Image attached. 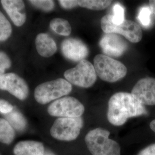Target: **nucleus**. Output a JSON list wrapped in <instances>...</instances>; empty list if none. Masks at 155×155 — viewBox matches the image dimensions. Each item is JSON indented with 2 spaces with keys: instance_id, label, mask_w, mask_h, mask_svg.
I'll return each instance as SVG.
<instances>
[{
  "instance_id": "f257e3e1",
  "label": "nucleus",
  "mask_w": 155,
  "mask_h": 155,
  "mask_svg": "<svg viewBox=\"0 0 155 155\" xmlns=\"http://www.w3.org/2000/svg\"><path fill=\"white\" fill-rule=\"evenodd\" d=\"M145 106L132 94L120 92L113 95L108 102L107 118L113 125L122 126L130 118L147 114Z\"/></svg>"
},
{
  "instance_id": "f03ea898",
  "label": "nucleus",
  "mask_w": 155,
  "mask_h": 155,
  "mask_svg": "<svg viewBox=\"0 0 155 155\" xmlns=\"http://www.w3.org/2000/svg\"><path fill=\"white\" fill-rule=\"evenodd\" d=\"M110 132L97 127L86 134L84 141L93 155H121V147L116 141L109 138Z\"/></svg>"
},
{
  "instance_id": "7ed1b4c3",
  "label": "nucleus",
  "mask_w": 155,
  "mask_h": 155,
  "mask_svg": "<svg viewBox=\"0 0 155 155\" xmlns=\"http://www.w3.org/2000/svg\"><path fill=\"white\" fill-rule=\"evenodd\" d=\"M94 67L97 75L102 81L114 83L125 77L127 68L123 63L104 54L94 57Z\"/></svg>"
},
{
  "instance_id": "20e7f679",
  "label": "nucleus",
  "mask_w": 155,
  "mask_h": 155,
  "mask_svg": "<svg viewBox=\"0 0 155 155\" xmlns=\"http://www.w3.org/2000/svg\"><path fill=\"white\" fill-rule=\"evenodd\" d=\"M72 89L71 83L59 78L39 84L35 90L34 97L40 104L45 105L70 94Z\"/></svg>"
},
{
  "instance_id": "39448f33",
  "label": "nucleus",
  "mask_w": 155,
  "mask_h": 155,
  "mask_svg": "<svg viewBox=\"0 0 155 155\" xmlns=\"http://www.w3.org/2000/svg\"><path fill=\"white\" fill-rule=\"evenodd\" d=\"M83 127L82 117L58 118L50 128V135L56 140L70 142L77 139Z\"/></svg>"
},
{
  "instance_id": "423d86ee",
  "label": "nucleus",
  "mask_w": 155,
  "mask_h": 155,
  "mask_svg": "<svg viewBox=\"0 0 155 155\" xmlns=\"http://www.w3.org/2000/svg\"><path fill=\"white\" fill-rule=\"evenodd\" d=\"M101 25L104 32L121 35L133 43H139L143 38L141 27L132 20H125L122 24L117 25L113 21V16L107 15L102 18Z\"/></svg>"
},
{
  "instance_id": "0eeeda50",
  "label": "nucleus",
  "mask_w": 155,
  "mask_h": 155,
  "mask_svg": "<svg viewBox=\"0 0 155 155\" xmlns=\"http://www.w3.org/2000/svg\"><path fill=\"white\" fill-rule=\"evenodd\" d=\"M64 76L68 82L83 88L91 87L97 78L94 66L86 59L79 61L74 68L66 70Z\"/></svg>"
},
{
  "instance_id": "6e6552de",
  "label": "nucleus",
  "mask_w": 155,
  "mask_h": 155,
  "mask_svg": "<svg viewBox=\"0 0 155 155\" xmlns=\"http://www.w3.org/2000/svg\"><path fill=\"white\" fill-rule=\"evenodd\" d=\"M47 112L50 116L58 118H77L83 115L84 107L77 98L64 97L52 102Z\"/></svg>"
},
{
  "instance_id": "1a4fd4ad",
  "label": "nucleus",
  "mask_w": 155,
  "mask_h": 155,
  "mask_svg": "<svg viewBox=\"0 0 155 155\" xmlns=\"http://www.w3.org/2000/svg\"><path fill=\"white\" fill-rule=\"evenodd\" d=\"M0 90L8 91L21 101L26 100L29 88L26 82L15 73L5 74L0 77Z\"/></svg>"
},
{
  "instance_id": "9d476101",
  "label": "nucleus",
  "mask_w": 155,
  "mask_h": 155,
  "mask_svg": "<svg viewBox=\"0 0 155 155\" xmlns=\"http://www.w3.org/2000/svg\"><path fill=\"white\" fill-rule=\"evenodd\" d=\"M131 94L143 105H155V78L141 79L134 86Z\"/></svg>"
},
{
  "instance_id": "9b49d317",
  "label": "nucleus",
  "mask_w": 155,
  "mask_h": 155,
  "mask_svg": "<svg viewBox=\"0 0 155 155\" xmlns=\"http://www.w3.org/2000/svg\"><path fill=\"white\" fill-rule=\"evenodd\" d=\"M100 45L108 56H121L127 49V42L116 33H106L101 39Z\"/></svg>"
},
{
  "instance_id": "f8f14e48",
  "label": "nucleus",
  "mask_w": 155,
  "mask_h": 155,
  "mask_svg": "<svg viewBox=\"0 0 155 155\" xmlns=\"http://www.w3.org/2000/svg\"><path fill=\"white\" fill-rule=\"evenodd\" d=\"M61 51L64 56L72 61H79L85 59L89 55L87 45L79 39L70 38L61 43Z\"/></svg>"
},
{
  "instance_id": "ddd939ff",
  "label": "nucleus",
  "mask_w": 155,
  "mask_h": 155,
  "mask_svg": "<svg viewBox=\"0 0 155 155\" xmlns=\"http://www.w3.org/2000/svg\"><path fill=\"white\" fill-rule=\"evenodd\" d=\"M1 2L15 25L17 27L22 26L27 18L24 2L20 0H2Z\"/></svg>"
},
{
  "instance_id": "4468645a",
  "label": "nucleus",
  "mask_w": 155,
  "mask_h": 155,
  "mask_svg": "<svg viewBox=\"0 0 155 155\" xmlns=\"http://www.w3.org/2000/svg\"><path fill=\"white\" fill-rule=\"evenodd\" d=\"M46 148L42 142L33 140H21L12 147L13 155H45Z\"/></svg>"
},
{
  "instance_id": "2eb2a0df",
  "label": "nucleus",
  "mask_w": 155,
  "mask_h": 155,
  "mask_svg": "<svg viewBox=\"0 0 155 155\" xmlns=\"http://www.w3.org/2000/svg\"><path fill=\"white\" fill-rule=\"evenodd\" d=\"M35 43L38 52L43 57H51L57 51L55 41L47 33H39L36 38Z\"/></svg>"
},
{
  "instance_id": "dca6fc26",
  "label": "nucleus",
  "mask_w": 155,
  "mask_h": 155,
  "mask_svg": "<svg viewBox=\"0 0 155 155\" xmlns=\"http://www.w3.org/2000/svg\"><path fill=\"white\" fill-rule=\"evenodd\" d=\"M16 137V132L4 118H0V144L11 146Z\"/></svg>"
},
{
  "instance_id": "f3484780",
  "label": "nucleus",
  "mask_w": 155,
  "mask_h": 155,
  "mask_svg": "<svg viewBox=\"0 0 155 155\" xmlns=\"http://www.w3.org/2000/svg\"><path fill=\"white\" fill-rule=\"evenodd\" d=\"M5 118L16 133H22L26 130L28 125L27 120L20 111L15 109L11 113L5 116Z\"/></svg>"
},
{
  "instance_id": "a211bd4d",
  "label": "nucleus",
  "mask_w": 155,
  "mask_h": 155,
  "mask_svg": "<svg viewBox=\"0 0 155 155\" xmlns=\"http://www.w3.org/2000/svg\"><path fill=\"white\" fill-rule=\"evenodd\" d=\"M51 29L55 33L64 36H69L71 33V27L69 22L61 18H55L50 23Z\"/></svg>"
},
{
  "instance_id": "6ab92c4d",
  "label": "nucleus",
  "mask_w": 155,
  "mask_h": 155,
  "mask_svg": "<svg viewBox=\"0 0 155 155\" xmlns=\"http://www.w3.org/2000/svg\"><path fill=\"white\" fill-rule=\"evenodd\" d=\"M112 1L107 0H80L78 5L93 11H102L110 5Z\"/></svg>"
},
{
  "instance_id": "aec40b11",
  "label": "nucleus",
  "mask_w": 155,
  "mask_h": 155,
  "mask_svg": "<svg viewBox=\"0 0 155 155\" xmlns=\"http://www.w3.org/2000/svg\"><path fill=\"white\" fill-rule=\"evenodd\" d=\"M12 32L11 24L3 13L0 11V41H5Z\"/></svg>"
},
{
  "instance_id": "412c9836",
  "label": "nucleus",
  "mask_w": 155,
  "mask_h": 155,
  "mask_svg": "<svg viewBox=\"0 0 155 155\" xmlns=\"http://www.w3.org/2000/svg\"><path fill=\"white\" fill-rule=\"evenodd\" d=\"M29 2L34 6L45 12L52 11L55 7V2L51 0H32Z\"/></svg>"
},
{
  "instance_id": "4be33fe9",
  "label": "nucleus",
  "mask_w": 155,
  "mask_h": 155,
  "mask_svg": "<svg viewBox=\"0 0 155 155\" xmlns=\"http://www.w3.org/2000/svg\"><path fill=\"white\" fill-rule=\"evenodd\" d=\"M152 12L150 6H145L140 8L138 15V19L140 23L144 26L148 27L150 22V15Z\"/></svg>"
},
{
  "instance_id": "5701e85b",
  "label": "nucleus",
  "mask_w": 155,
  "mask_h": 155,
  "mask_svg": "<svg viewBox=\"0 0 155 155\" xmlns=\"http://www.w3.org/2000/svg\"><path fill=\"white\" fill-rule=\"evenodd\" d=\"M114 15L113 16V21L117 25L122 24L124 21V8L120 4L117 3L113 8Z\"/></svg>"
},
{
  "instance_id": "b1692460",
  "label": "nucleus",
  "mask_w": 155,
  "mask_h": 155,
  "mask_svg": "<svg viewBox=\"0 0 155 155\" xmlns=\"http://www.w3.org/2000/svg\"><path fill=\"white\" fill-rule=\"evenodd\" d=\"M15 110L14 106L7 101L0 99V113L5 116Z\"/></svg>"
},
{
  "instance_id": "393cba45",
  "label": "nucleus",
  "mask_w": 155,
  "mask_h": 155,
  "mask_svg": "<svg viewBox=\"0 0 155 155\" xmlns=\"http://www.w3.org/2000/svg\"><path fill=\"white\" fill-rule=\"evenodd\" d=\"M12 65V61L9 56L5 53L0 52V69L5 70L9 68Z\"/></svg>"
},
{
  "instance_id": "a878e982",
  "label": "nucleus",
  "mask_w": 155,
  "mask_h": 155,
  "mask_svg": "<svg viewBox=\"0 0 155 155\" xmlns=\"http://www.w3.org/2000/svg\"><path fill=\"white\" fill-rule=\"evenodd\" d=\"M58 2L60 5L66 9H71L79 6L77 0H60Z\"/></svg>"
},
{
  "instance_id": "bb28decb",
  "label": "nucleus",
  "mask_w": 155,
  "mask_h": 155,
  "mask_svg": "<svg viewBox=\"0 0 155 155\" xmlns=\"http://www.w3.org/2000/svg\"><path fill=\"white\" fill-rule=\"evenodd\" d=\"M137 155H155V143L145 147Z\"/></svg>"
},
{
  "instance_id": "cd10ccee",
  "label": "nucleus",
  "mask_w": 155,
  "mask_h": 155,
  "mask_svg": "<svg viewBox=\"0 0 155 155\" xmlns=\"http://www.w3.org/2000/svg\"><path fill=\"white\" fill-rule=\"evenodd\" d=\"M150 8L152 13L155 15V0H150L149 1Z\"/></svg>"
},
{
  "instance_id": "c85d7f7f",
  "label": "nucleus",
  "mask_w": 155,
  "mask_h": 155,
  "mask_svg": "<svg viewBox=\"0 0 155 155\" xmlns=\"http://www.w3.org/2000/svg\"><path fill=\"white\" fill-rule=\"evenodd\" d=\"M150 126L151 130L155 133V120L151 121V122L150 123Z\"/></svg>"
},
{
  "instance_id": "c756f323",
  "label": "nucleus",
  "mask_w": 155,
  "mask_h": 155,
  "mask_svg": "<svg viewBox=\"0 0 155 155\" xmlns=\"http://www.w3.org/2000/svg\"><path fill=\"white\" fill-rule=\"evenodd\" d=\"M45 155H57L55 154L54 152H52V150H48V149H46L45 150Z\"/></svg>"
},
{
  "instance_id": "7c9ffc66",
  "label": "nucleus",
  "mask_w": 155,
  "mask_h": 155,
  "mask_svg": "<svg viewBox=\"0 0 155 155\" xmlns=\"http://www.w3.org/2000/svg\"><path fill=\"white\" fill-rule=\"evenodd\" d=\"M5 70H2V69H0V77L1 76H2L3 75L5 74Z\"/></svg>"
},
{
  "instance_id": "2f4dec72",
  "label": "nucleus",
  "mask_w": 155,
  "mask_h": 155,
  "mask_svg": "<svg viewBox=\"0 0 155 155\" xmlns=\"http://www.w3.org/2000/svg\"><path fill=\"white\" fill-rule=\"evenodd\" d=\"M0 155H1V154H0Z\"/></svg>"
}]
</instances>
